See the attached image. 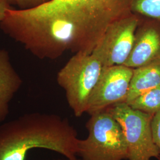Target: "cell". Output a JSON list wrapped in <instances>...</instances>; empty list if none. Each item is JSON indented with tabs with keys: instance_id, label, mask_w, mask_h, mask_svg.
<instances>
[{
	"instance_id": "obj_1",
	"label": "cell",
	"mask_w": 160,
	"mask_h": 160,
	"mask_svg": "<svg viewBox=\"0 0 160 160\" xmlns=\"http://www.w3.org/2000/svg\"><path fill=\"white\" fill-rule=\"evenodd\" d=\"M77 132L57 114H25L0 125V160H26L30 151L46 149L69 160L78 157Z\"/></svg>"
},
{
	"instance_id": "obj_2",
	"label": "cell",
	"mask_w": 160,
	"mask_h": 160,
	"mask_svg": "<svg viewBox=\"0 0 160 160\" xmlns=\"http://www.w3.org/2000/svg\"><path fill=\"white\" fill-rule=\"evenodd\" d=\"M88 137L78 142L80 160H124L128 149L120 125L108 109L91 114Z\"/></svg>"
},
{
	"instance_id": "obj_3",
	"label": "cell",
	"mask_w": 160,
	"mask_h": 160,
	"mask_svg": "<svg viewBox=\"0 0 160 160\" xmlns=\"http://www.w3.org/2000/svg\"><path fill=\"white\" fill-rule=\"evenodd\" d=\"M103 68L92 52H78L58 72V84L64 90L69 106L76 117L86 113L89 98Z\"/></svg>"
},
{
	"instance_id": "obj_4",
	"label": "cell",
	"mask_w": 160,
	"mask_h": 160,
	"mask_svg": "<svg viewBox=\"0 0 160 160\" xmlns=\"http://www.w3.org/2000/svg\"><path fill=\"white\" fill-rule=\"evenodd\" d=\"M132 0H51L56 12L68 14L87 35H103L114 22L131 13Z\"/></svg>"
},
{
	"instance_id": "obj_5",
	"label": "cell",
	"mask_w": 160,
	"mask_h": 160,
	"mask_svg": "<svg viewBox=\"0 0 160 160\" xmlns=\"http://www.w3.org/2000/svg\"><path fill=\"white\" fill-rule=\"evenodd\" d=\"M108 110L120 125L128 149L126 160H151L159 157L160 149L155 143L151 123L154 115L133 109L120 102Z\"/></svg>"
},
{
	"instance_id": "obj_6",
	"label": "cell",
	"mask_w": 160,
	"mask_h": 160,
	"mask_svg": "<svg viewBox=\"0 0 160 160\" xmlns=\"http://www.w3.org/2000/svg\"><path fill=\"white\" fill-rule=\"evenodd\" d=\"M142 17L131 12L112 23L92 53L103 67L124 65L131 53L136 30Z\"/></svg>"
},
{
	"instance_id": "obj_7",
	"label": "cell",
	"mask_w": 160,
	"mask_h": 160,
	"mask_svg": "<svg viewBox=\"0 0 160 160\" xmlns=\"http://www.w3.org/2000/svg\"><path fill=\"white\" fill-rule=\"evenodd\" d=\"M133 69L125 65L103 67L89 98L86 113L91 114L123 102L128 92Z\"/></svg>"
},
{
	"instance_id": "obj_8",
	"label": "cell",
	"mask_w": 160,
	"mask_h": 160,
	"mask_svg": "<svg viewBox=\"0 0 160 160\" xmlns=\"http://www.w3.org/2000/svg\"><path fill=\"white\" fill-rule=\"evenodd\" d=\"M160 59V20L142 17L125 66L137 68Z\"/></svg>"
},
{
	"instance_id": "obj_9",
	"label": "cell",
	"mask_w": 160,
	"mask_h": 160,
	"mask_svg": "<svg viewBox=\"0 0 160 160\" xmlns=\"http://www.w3.org/2000/svg\"><path fill=\"white\" fill-rule=\"evenodd\" d=\"M23 81L14 68L8 51L0 49V123L10 112V103L22 85Z\"/></svg>"
},
{
	"instance_id": "obj_10",
	"label": "cell",
	"mask_w": 160,
	"mask_h": 160,
	"mask_svg": "<svg viewBox=\"0 0 160 160\" xmlns=\"http://www.w3.org/2000/svg\"><path fill=\"white\" fill-rule=\"evenodd\" d=\"M160 85V59L133 69L130 86L123 102L129 104L143 93Z\"/></svg>"
},
{
	"instance_id": "obj_11",
	"label": "cell",
	"mask_w": 160,
	"mask_h": 160,
	"mask_svg": "<svg viewBox=\"0 0 160 160\" xmlns=\"http://www.w3.org/2000/svg\"><path fill=\"white\" fill-rule=\"evenodd\" d=\"M128 104L133 109L155 114L160 111V85L143 93Z\"/></svg>"
},
{
	"instance_id": "obj_12",
	"label": "cell",
	"mask_w": 160,
	"mask_h": 160,
	"mask_svg": "<svg viewBox=\"0 0 160 160\" xmlns=\"http://www.w3.org/2000/svg\"><path fill=\"white\" fill-rule=\"evenodd\" d=\"M132 12L160 20V0H132Z\"/></svg>"
},
{
	"instance_id": "obj_13",
	"label": "cell",
	"mask_w": 160,
	"mask_h": 160,
	"mask_svg": "<svg viewBox=\"0 0 160 160\" xmlns=\"http://www.w3.org/2000/svg\"><path fill=\"white\" fill-rule=\"evenodd\" d=\"M151 127L154 141L160 149V111L154 114L151 120Z\"/></svg>"
},
{
	"instance_id": "obj_14",
	"label": "cell",
	"mask_w": 160,
	"mask_h": 160,
	"mask_svg": "<svg viewBox=\"0 0 160 160\" xmlns=\"http://www.w3.org/2000/svg\"><path fill=\"white\" fill-rule=\"evenodd\" d=\"M50 0H14L20 10H28L42 5Z\"/></svg>"
},
{
	"instance_id": "obj_15",
	"label": "cell",
	"mask_w": 160,
	"mask_h": 160,
	"mask_svg": "<svg viewBox=\"0 0 160 160\" xmlns=\"http://www.w3.org/2000/svg\"><path fill=\"white\" fill-rule=\"evenodd\" d=\"M12 7L6 0H0V24L5 17L7 10Z\"/></svg>"
},
{
	"instance_id": "obj_16",
	"label": "cell",
	"mask_w": 160,
	"mask_h": 160,
	"mask_svg": "<svg viewBox=\"0 0 160 160\" xmlns=\"http://www.w3.org/2000/svg\"><path fill=\"white\" fill-rule=\"evenodd\" d=\"M6 1L10 6L15 5V1H14V0H6Z\"/></svg>"
},
{
	"instance_id": "obj_17",
	"label": "cell",
	"mask_w": 160,
	"mask_h": 160,
	"mask_svg": "<svg viewBox=\"0 0 160 160\" xmlns=\"http://www.w3.org/2000/svg\"><path fill=\"white\" fill-rule=\"evenodd\" d=\"M69 160L68 159H67V158H65V159H60V158H59V159H56V160Z\"/></svg>"
},
{
	"instance_id": "obj_18",
	"label": "cell",
	"mask_w": 160,
	"mask_h": 160,
	"mask_svg": "<svg viewBox=\"0 0 160 160\" xmlns=\"http://www.w3.org/2000/svg\"><path fill=\"white\" fill-rule=\"evenodd\" d=\"M158 160H160V156H159V157H158Z\"/></svg>"
}]
</instances>
